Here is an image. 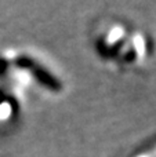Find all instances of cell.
I'll use <instances>...</instances> for the list:
<instances>
[{
    "mask_svg": "<svg viewBox=\"0 0 156 157\" xmlns=\"http://www.w3.org/2000/svg\"><path fill=\"white\" fill-rule=\"evenodd\" d=\"M123 29L120 26H115L109 30V33L105 37V47L107 48H113V47H120V43H122V39H123Z\"/></svg>",
    "mask_w": 156,
    "mask_h": 157,
    "instance_id": "7a4b0ae2",
    "label": "cell"
},
{
    "mask_svg": "<svg viewBox=\"0 0 156 157\" xmlns=\"http://www.w3.org/2000/svg\"><path fill=\"white\" fill-rule=\"evenodd\" d=\"M30 73H32L33 78L37 81L39 84H41L43 87L49 88L50 91H60L61 90V83L57 80L49 71H46L44 68L39 65H35L32 69H30Z\"/></svg>",
    "mask_w": 156,
    "mask_h": 157,
    "instance_id": "6da1fadb",
    "label": "cell"
},
{
    "mask_svg": "<svg viewBox=\"0 0 156 157\" xmlns=\"http://www.w3.org/2000/svg\"><path fill=\"white\" fill-rule=\"evenodd\" d=\"M10 68V62H8L6 58L0 57V76H6Z\"/></svg>",
    "mask_w": 156,
    "mask_h": 157,
    "instance_id": "277c9868",
    "label": "cell"
},
{
    "mask_svg": "<svg viewBox=\"0 0 156 157\" xmlns=\"http://www.w3.org/2000/svg\"><path fill=\"white\" fill-rule=\"evenodd\" d=\"M14 63H15V66L18 69H21V71H30V69L36 65L35 61L30 57H28V55H19V57H17Z\"/></svg>",
    "mask_w": 156,
    "mask_h": 157,
    "instance_id": "3957f363",
    "label": "cell"
},
{
    "mask_svg": "<svg viewBox=\"0 0 156 157\" xmlns=\"http://www.w3.org/2000/svg\"><path fill=\"white\" fill-rule=\"evenodd\" d=\"M7 99H8V98H7V95H6V92L0 88V108H2V106L7 102Z\"/></svg>",
    "mask_w": 156,
    "mask_h": 157,
    "instance_id": "5b68a950",
    "label": "cell"
}]
</instances>
